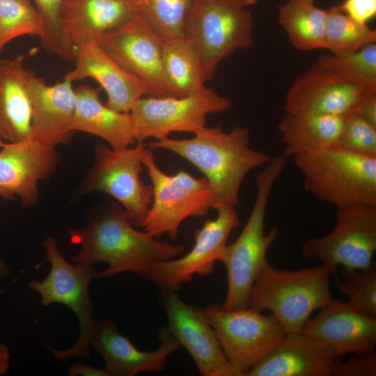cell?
<instances>
[{
	"instance_id": "obj_36",
	"label": "cell",
	"mask_w": 376,
	"mask_h": 376,
	"mask_svg": "<svg viewBox=\"0 0 376 376\" xmlns=\"http://www.w3.org/2000/svg\"><path fill=\"white\" fill-rule=\"evenodd\" d=\"M376 352L353 354L345 361L337 359L333 365L331 376H375Z\"/></svg>"
},
{
	"instance_id": "obj_22",
	"label": "cell",
	"mask_w": 376,
	"mask_h": 376,
	"mask_svg": "<svg viewBox=\"0 0 376 376\" xmlns=\"http://www.w3.org/2000/svg\"><path fill=\"white\" fill-rule=\"evenodd\" d=\"M134 13L130 0H63L60 25L63 42L73 54L77 46L116 29Z\"/></svg>"
},
{
	"instance_id": "obj_26",
	"label": "cell",
	"mask_w": 376,
	"mask_h": 376,
	"mask_svg": "<svg viewBox=\"0 0 376 376\" xmlns=\"http://www.w3.org/2000/svg\"><path fill=\"white\" fill-rule=\"evenodd\" d=\"M344 116L285 113L278 125L285 145L283 155L294 157L335 146Z\"/></svg>"
},
{
	"instance_id": "obj_2",
	"label": "cell",
	"mask_w": 376,
	"mask_h": 376,
	"mask_svg": "<svg viewBox=\"0 0 376 376\" xmlns=\"http://www.w3.org/2000/svg\"><path fill=\"white\" fill-rule=\"evenodd\" d=\"M148 146L170 151L196 167L212 189L215 208L221 205L235 206L246 175L272 159L250 146L249 131L243 127L226 132L221 126H205L192 138L166 136L150 141Z\"/></svg>"
},
{
	"instance_id": "obj_27",
	"label": "cell",
	"mask_w": 376,
	"mask_h": 376,
	"mask_svg": "<svg viewBox=\"0 0 376 376\" xmlns=\"http://www.w3.org/2000/svg\"><path fill=\"white\" fill-rule=\"evenodd\" d=\"M326 19L327 10L315 0H288L278 7V21L299 51L324 49Z\"/></svg>"
},
{
	"instance_id": "obj_29",
	"label": "cell",
	"mask_w": 376,
	"mask_h": 376,
	"mask_svg": "<svg viewBox=\"0 0 376 376\" xmlns=\"http://www.w3.org/2000/svg\"><path fill=\"white\" fill-rule=\"evenodd\" d=\"M135 13L155 33L166 41L183 37L185 26L194 0H130Z\"/></svg>"
},
{
	"instance_id": "obj_18",
	"label": "cell",
	"mask_w": 376,
	"mask_h": 376,
	"mask_svg": "<svg viewBox=\"0 0 376 376\" xmlns=\"http://www.w3.org/2000/svg\"><path fill=\"white\" fill-rule=\"evenodd\" d=\"M0 150V198H19L22 206L31 207L38 201V184L47 178L59 161L55 148L28 137L6 143Z\"/></svg>"
},
{
	"instance_id": "obj_28",
	"label": "cell",
	"mask_w": 376,
	"mask_h": 376,
	"mask_svg": "<svg viewBox=\"0 0 376 376\" xmlns=\"http://www.w3.org/2000/svg\"><path fill=\"white\" fill-rule=\"evenodd\" d=\"M162 61L166 78L175 97L206 88L196 52L184 37L164 41Z\"/></svg>"
},
{
	"instance_id": "obj_20",
	"label": "cell",
	"mask_w": 376,
	"mask_h": 376,
	"mask_svg": "<svg viewBox=\"0 0 376 376\" xmlns=\"http://www.w3.org/2000/svg\"><path fill=\"white\" fill-rule=\"evenodd\" d=\"M73 55L74 68L64 78L72 82L93 79L106 92L105 104L110 109L129 113L138 99L149 95L146 84L118 64L95 40L77 46Z\"/></svg>"
},
{
	"instance_id": "obj_33",
	"label": "cell",
	"mask_w": 376,
	"mask_h": 376,
	"mask_svg": "<svg viewBox=\"0 0 376 376\" xmlns=\"http://www.w3.org/2000/svg\"><path fill=\"white\" fill-rule=\"evenodd\" d=\"M343 279L336 283L349 306L363 313L376 317V265L365 269H345Z\"/></svg>"
},
{
	"instance_id": "obj_23",
	"label": "cell",
	"mask_w": 376,
	"mask_h": 376,
	"mask_svg": "<svg viewBox=\"0 0 376 376\" xmlns=\"http://www.w3.org/2000/svg\"><path fill=\"white\" fill-rule=\"evenodd\" d=\"M336 360L315 338L301 332L289 334L246 375L331 376Z\"/></svg>"
},
{
	"instance_id": "obj_37",
	"label": "cell",
	"mask_w": 376,
	"mask_h": 376,
	"mask_svg": "<svg viewBox=\"0 0 376 376\" xmlns=\"http://www.w3.org/2000/svg\"><path fill=\"white\" fill-rule=\"evenodd\" d=\"M352 19L366 24L376 15V0H345L338 6Z\"/></svg>"
},
{
	"instance_id": "obj_39",
	"label": "cell",
	"mask_w": 376,
	"mask_h": 376,
	"mask_svg": "<svg viewBox=\"0 0 376 376\" xmlns=\"http://www.w3.org/2000/svg\"><path fill=\"white\" fill-rule=\"evenodd\" d=\"M69 376H110L105 368H99L95 366L76 363L69 368Z\"/></svg>"
},
{
	"instance_id": "obj_42",
	"label": "cell",
	"mask_w": 376,
	"mask_h": 376,
	"mask_svg": "<svg viewBox=\"0 0 376 376\" xmlns=\"http://www.w3.org/2000/svg\"><path fill=\"white\" fill-rule=\"evenodd\" d=\"M242 5L248 7L253 6L258 2L259 0H237Z\"/></svg>"
},
{
	"instance_id": "obj_13",
	"label": "cell",
	"mask_w": 376,
	"mask_h": 376,
	"mask_svg": "<svg viewBox=\"0 0 376 376\" xmlns=\"http://www.w3.org/2000/svg\"><path fill=\"white\" fill-rule=\"evenodd\" d=\"M215 210L217 217L196 230L194 246L186 255L155 263L145 279L160 290L177 292L194 275L212 274L216 262L223 259L230 233L240 226L235 205H221Z\"/></svg>"
},
{
	"instance_id": "obj_21",
	"label": "cell",
	"mask_w": 376,
	"mask_h": 376,
	"mask_svg": "<svg viewBox=\"0 0 376 376\" xmlns=\"http://www.w3.org/2000/svg\"><path fill=\"white\" fill-rule=\"evenodd\" d=\"M28 73L32 103L29 137L52 148L68 142L75 107L73 82L63 77L62 81L49 85L34 72L29 70Z\"/></svg>"
},
{
	"instance_id": "obj_30",
	"label": "cell",
	"mask_w": 376,
	"mask_h": 376,
	"mask_svg": "<svg viewBox=\"0 0 376 376\" xmlns=\"http://www.w3.org/2000/svg\"><path fill=\"white\" fill-rule=\"evenodd\" d=\"M376 43V31L345 15L338 6L327 10L324 49L336 55L356 52Z\"/></svg>"
},
{
	"instance_id": "obj_4",
	"label": "cell",
	"mask_w": 376,
	"mask_h": 376,
	"mask_svg": "<svg viewBox=\"0 0 376 376\" xmlns=\"http://www.w3.org/2000/svg\"><path fill=\"white\" fill-rule=\"evenodd\" d=\"M331 276L322 265L290 271L268 264L250 290L247 306L269 311L287 334L300 333L312 313L333 300Z\"/></svg>"
},
{
	"instance_id": "obj_24",
	"label": "cell",
	"mask_w": 376,
	"mask_h": 376,
	"mask_svg": "<svg viewBox=\"0 0 376 376\" xmlns=\"http://www.w3.org/2000/svg\"><path fill=\"white\" fill-rule=\"evenodd\" d=\"M26 56L0 61V140L18 142L31 132L32 103Z\"/></svg>"
},
{
	"instance_id": "obj_7",
	"label": "cell",
	"mask_w": 376,
	"mask_h": 376,
	"mask_svg": "<svg viewBox=\"0 0 376 376\" xmlns=\"http://www.w3.org/2000/svg\"><path fill=\"white\" fill-rule=\"evenodd\" d=\"M143 165L152 182V200L141 225L144 231L158 237L168 234L175 239L180 224L189 217H202L216 207L208 181L185 171L165 173L157 166L152 150L147 148Z\"/></svg>"
},
{
	"instance_id": "obj_3",
	"label": "cell",
	"mask_w": 376,
	"mask_h": 376,
	"mask_svg": "<svg viewBox=\"0 0 376 376\" xmlns=\"http://www.w3.org/2000/svg\"><path fill=\"white\" fill-rule=\"evenodd\" d=\"M286 165L283 155L274 157L256 176L257 192L248 220L237 238L228 244L221 262L228 279L227 293L220 305L227 310L247 307L250 290L259 273L269 264L267 253L279 235L274 226L265 233V219L273 187Z\"/></svg>"
},
{
	"instance_id": "obj_10",
	"label": "cell",
	"mask_w": 376,
	"mask_h": 376,
	"mask_svg": "<svg viewBox=\"0 0 376 376\" xmlns=\"http://www.w3.org/2000/svg\"><path fill=\"white\" fill-rule=\"evenodd\" d=\"M376 251V204H354L336 207L334 229L312 237L302 245L303 255L318 260L334 277L337 267L365 269L373 263Z\"/></svg>"
},
{
	"instance_id": "obj_34",
	"label": "cell",
	"mask_w": 376,
	"mask_h": 376,
	"mask_svg": "<svg viewBox=\"0 0 376 376\" xmlns=\"http://www.w3.org/2000/svg\"><path fill=\"white\" fill-rule=\"evenodd\" d=\"M335 146L369 157H376V126L353 111L344 116Z\"/></svg>"
},
{
	"instance_id": "obj_11",
	"label": "cell",
	"mask_w": 376,
	"mask_h": 376,
	"mask_svg": "<svg viewBox=\"0 0 376 376\" xmlns=\"http://www.w3.org/2000/svg\"><path fill=\"white\" fill-rule=\"evenodd\" d=\"M231 107L230 100L205 88L184 97L143 96L129 113L136 142L143 143L175 132L194 134L205 127L208 115L225 112Z\"/></svg>"
},
{
	"instance_id": "obj_15",
	"label": "cell",
	"mask_w": 376,
	"mask_h": 376,
	"mask_svg": "<svg viewBox=\"0 0 376 376\" xmlns=\"http://www.w3.org/2000/svg\"><path fill=\"white\" fill-rule=\"evenodd\" d=\"M159 302L168 328L203 376H244L226 357L203 308L186 304L177 292L160 290Z\"/></svg>"
},
{
	"instance_id": "obj_32",
	"label": "cell",
	"mask_w": 376,
	"mask_h": 376,
	"mask_svg": "<svg viewBox=\"0 0 376 376\" xmlns=\"http://www.w3.org/2000/svg\"><path fill=\"white\" fill-rule=\"evenodd\" d=\"M44 34L42 18L31 0H0V53L11 40Z\"/></svg>"
},
{
	"instance_id": "obj_40",
	"label": "cell",
	"mask_w": 376,
	"mask_h": 376,
	"mask_svg": "<svg viewBox=\"0 0 376 376\" xmlns=\"http://www.w3.org/2000/svg\"><path fill=\"white\" fill-rule=\"evenodd\" d=\"M10 366V353L8 347L0 343V376L6 374Z\"/></svg>"
},
{
	"instance_id": "obj_1",
	"label": "cell",
	"mask_w": 376,
	"mask_h": 376,
	"mask_svg": "<svg viewBox=\"0 0 376 376\" xmlns=\"http://www.w3.org/2000/svg\"><path fill=\"white\" fill-rule=\"evenodd\" d=\"M133 226L119 203L104 206L86 226L68 230L70 242L79 246L72 260L84 265L107 263V268L96 272L95 278L130 272L145 279L155 263L175 258L185 249L181 244L157 240Z\"/></svg>"
},
{
	"instance_id": "obj_31",
	"label": "cell",
	"mask_w": 376,
	"mask_h": 376,
	"mask_svg": "<svg viewBox=\"0 0 376 376\" xmlns=\"http://www.w3.org/2000/svg\"><path fill=\"white\" fill-rule=\"evenodd\" d=\"M369 89H376V43L343 55H320L313 64Z\"/></svg>"
},
{
	"instance_id": "obj_8",
	"label": "cell",
	"mask_w": 376,
	"mask_h": 376,
	"mask_svg": "<svg viewBox=\"0 0 376 376\" xmlns=\"http://www.w3.org/2000/svg\"><path fill=\"white\" fill-rule=\"evenodd\" d=\"M43 246L46 260L50 263V271L41 281L30 280L28 286L40 295L44 306L55 303L63 304L76 315L79 323V336L74 345L65 350L51 348V351L59 360L86 359L89 357L90 339L95 320L89 285L95 278L96 272L92 265L69 263L52 237L44 240Z\"/></svg>"
},
{
	"instance_id": "obj_9",
	"label": "cell",
	"mask_w": 376,
	"mask_h": 376,
	"mask_svg": "<svg viewBox=\"0 0 376 376\" xmlns=\"http://www.w3.org/2000/svg\"><path fill=\"white\" fill-rule=\"evenodd\" d=\"M146 150L142 142L121 149L97 145L94 164L79 187V194L102 191L111 196L132 224L141 227L152 200V186L140 178Z\"/></svg>"
},
{
	"instance_id": "obj_17",
	"label": "cell",
	"mask_w": 376,
	"mask_h": 376,
	"mask_svg": "<svg viewBox=\"0 0 376 376\" xmlns=\"http://www.w3.org/2000/svg\"><path fill=\"white\" fill-rule=\"evenodd\" d=\"M350 82L327 69L313 65L299 75L286 92L283 109L287 113L345 116L370 91Z\"/></svg>"
},
{
	"instance_id": "obj_19",
	"label": "cell",
	"mask_w": 376,
	"mask_h": 376,
	"mask_svg": "<svg viewBox=\"0 0 376 376\" xmlns=\"http://www.w3.org/2000/svg\"><path fill=\"white\" fill-rule=\"evenodd\" d=\"M301 333L320 342L337 359L372 351L376 345V317L333 299L305 322Z\"/></svg>"
},
{
	"instance_id": "obj_43",
	"label": "cell",
	"mask_w": 376,
	"mask_h": 376,
	"mask_svg": "<svg viewBox=\"0 0 376 376\" xmlns=\"http://www.w3.org/2000/svg\"><path fill=\"white\" fill-rule=\"evenodd\" d=\"M6 143L0 140V148L3 147Z\"/></svg>"
},
{
	"instance_id": "obj_44",
	"label": "cell",
	"mask_w": 376,
	"mask_h": 376,
	"mask_svg": "<svg viewBox=\"0 0 376 376\" xmlns=\"http://www.w3.org/2000/svg\"><path fill=\"white\" fill-rule=\"evenodd\" d=\"M1 59H0V61H1Z\"/></svg>"
},
{
	"instance_id": "obj_38",
	"label": "cell",
	"mask_w": 376,
	"mask_h": 376,
	"mask_svg": "<svg viewBox=\"0 0 376 376\" xmlns=\"http://www.w3.org/2000/svg\"><path fill=\"white\" fill-rule=\"evenodd\" d=\"M353 112L370 124L376 126V90L367 93Z\"/></svg>"
},
{
	"instance_id": "obj_6",
	"label": "cell",
	"mask_w": 376,
	"mask_h": 376,
	"mask_svg": "<svg viewBox=\"0 0 376 376\" xmlns=\"http://www.w3.org/2000/svg\"><path fill=\"white\" fill-rule=\"evenodd\" d=\"M251 13L237 0H194L183 37L198 57L203 78H212L219 63L253 44Z\"/></svg>"
},
{
	"instance_id": "obj_14",
	"label": "cell",
	"mask_w": 376,
	"mask_h": 376,
	"mask_svg": "<svg viewBox=\"0 0 376 376\" xmlns=\"http://www.w3.org/2000/svg\"><path fill=\"white\" fill-rule=\"evenodd\" d=\"M95 41L118 64L146 84L148 96L175 97L164 71V41L138 13Z\"/></svg>"
},
{
	"instance_id": "obj_16",
	"label": "cell",
	"mask_w": 376,
	"mask_h": 376,
	"mask_svg": "<svg viewBox=\"0 0 376 376\" xmlns=\"http://www.w3.org/2000/svg\"><path fill=\"white\" fill-rule=\"evenodd\" d=\"M158 347L153 351L137 349L130 340L120 333L110 319L95 320L90 339V347L97 351L105 362L110 376H134L141 372L159 373L166 368L171 354L180 344L168 327L157 330Z\"/></svg>"
},
{
	"instance_id": "obj_25",
	"label": "cell",
	"mask_w": 376,
	"mask_h": 376,
	"mask_svg": "<svg viewBox=\"0 0 376 376\" xmlns=\"http://www.w3.org/2000/svg\"><path fill=\"white\" fill-rule=\"evenodd\" d=\"M100 88L80 85L75 89V107L72 122L74 131H81L104 139L110 147L121 149L134 146L130 113L119 112L103 104Z\"/></svg>"
},
{
	"instance_id": "obj_5",
	"label": "cell",
	"mask_w": 376,
	"mask_h": 376,
	"mask_svg": "<svg viewBox=\"0 0 376 376\" xmlns=\"http://www.w3.org/2000/svg\"><path fill=\"white\" fill-rule=\"evenodd\" d=\"M292 158L304 189L320 201L336 207L376 204V157L333 146Z\"/></svg>"
},
{
	"instance_id": "obj_12",
	"label": "cell",
	"mask_w": 376,
	"mask_h": 376,
	"mask_svg": "<svg viewBox=\"0 0 376 376\" xmlns=\"http://www.w3.org/2000/svg\"><path fill=\"white\" fill-rule=\"evenodd\" d=\"M203 309L228 362L244 376L287 334L274 315L249 306L227 310L216 304Z\"/></svg>"
},
{
	"instance_id": "obj_41",
	"label": "cell",
	"mask_w": 376,
	"mask_h": 376,
	"mask_svg": "<svg viewBox=\"0 0 376 376\" xmlns=\"http://www.w3.org/2000/svg\"><path fill=\"white\" fill-rule=\"evenodd\" d=\"M10 274V269L7 264L0 258V281L3 280Z\"/></svg>"
},
{
	"instance_id": "obj_35",
	"label": "cell",
	"mask_w": 376,
	"mask_h": 376,
	"mask_svg": "<svg viewBox=\"0 0 376 376\" xmlns=\"http://www.w3.org/2000/svg\"><path fill=\"white\" fill-rule=\"evenodd\" d=\"M44 26L42 47L61 59L72 61L73 54L65 47L61 30L60 14L63 0H32Z\"/></svg>"
}]
</instances>
